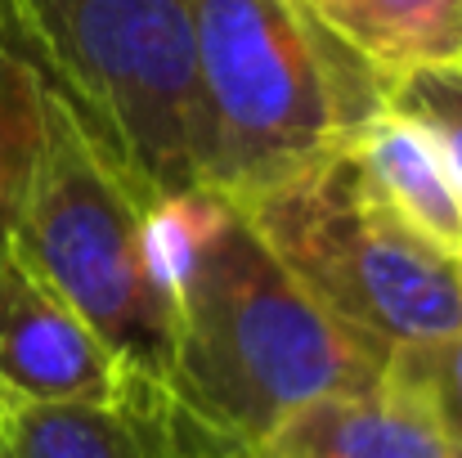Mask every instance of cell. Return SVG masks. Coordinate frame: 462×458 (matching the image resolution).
<instances>
[{"mask_svg": "<svg viewBox=\"0 0 462 458\" xmlns=\"http://www.w3.org/2000/svg\"><path fill=\"white\" fill-rule=\"evenodd\" d=\"M0 382L36 400H166L122 369L95 328L14 252V243L0 252Z\"/></svg>", "mask_w": 462, "mask_h": 458, "instance_id": "cell-6", "label": "cell"}, {"mask_svg": "<svg viewBox=\"0 0 462 458\" xmlns=\"http://www.w3.org/2000/svg\"><path fill=\"white\" fill-rule=\"evenodd\" d=\"M337 36L386 81L413 68L462 63V0H350Z\"/></svg>", "mask_w": 462, "mask_h": 458, "instance_id": "cell-10", "label": "cell"}, {"mask_svg": "<svg viewBox=\"0 0 462 458\" xmlns=\"http://www.w3.org/2000/svg\"><path fill=\"white\" fill-rule=\"evenodd\" d=\"M149 198L45 77V131L14 252L72 305L122 369L166 396L175 323L144 243Z\"/></svg>", "mask_w": 462, "mask_h": 458, "instance_id": "cell-3", "label": "cell"}, {"mask_svg": "<svg viewBox=\"0 0 462 458\" xmlns=\"http://www.w3.org/2000/svg\"><path fill=\"white\" fill-rule=\"evenodd\" d=\"M297 9H306V14H314L323 27H341V18H346V9H350V0H292Z\"/></svg>", "mask_w": 462, "mask_h": 458, "instance_id": "cell-15", "label": "cell"}, {"mask_svg": "<svg viewBox=\"0 0 462 458\" xmlns=\"http://www.w3.org/2000/svg\"><path fill=\"white\" fill-rule=\"evenodd\" d=\"M386 378L409 391L462 450V328L395 346L386 355Z\"/></svg>", "mask_w": 462, "mask_h": 458, "instance_id": "cell-12", "label": "cell"}, {"mask_svg": "<svg viewBox=\"0 0 462 458\" xmlns=\"http://www.w3.org/2000/svg\"><path fill=\"white\" fill-rule=\"evenodd\" d=\"M386 86L292 0H193L202 184L234 202L346 149L386 108Z\"/></svg>", "mask_w": 462, "mask_h": 458, "instance_id": "cell-2", "label": "cell"}, {"mask_svg": "<svg viewBox=\"0 0 462 458\" xmlns=\"http://www.w3.org/2000/svg\"><path fill=\"white\" fill-rule=\"evenodd\" d=\"M144 243L175 323L171 418L265 445L301 405L386 378L391 351L314 302L229 193L198 184L149 202Z\"/></svg>", "mask_w": 462, "mask_h": 458, "instance_id": "cell-1", "label": "cell"}, {"mask_svg": "<svg viewBox=\"0 0 462 458\" xmlns=\"http://www.w3.org/2000/svg\"><path fill=\"white\" fill-rule=\"evenodd\" d=\"M45 131V72L0 14V252L14 238Z\"/></svg>", "mask_w": 462, "mask_h": 458, "instance_id": "cell-11", "label": "cell"}, {"mask_svg": "<svg viewBox=\"0 0 462 458\" xmlns=\"http://www.w3.org/2000/svg\"><path fill=\"white\" fill-rule=\"evenodd\" d=\"M454 458H462V450H458V454H454Z\"/></svg>", "mask_w": 462, "mask_h": 458, "instance_id": "cell-16", "label": "cell"}, {"mask_svg": "<svg viewBox=\"0 0 462 458\" xmlns=\"http://www.w3.org/2000/svg\"><path fill=\"white\" fill-rule=\"evenodd\" d=\"M0 458H171L166 400H36L0 382Z\"/></svg>", "mask_w": 462, "mask_h": 458, "instance_id": "cell-8", "label": "cell"}, {"mask_svg": "<svg viewBox=\"0 0 462 458\" xmlns=\"http://www.w3.org/2000/svg\"><path fill=\"white\" fill-rule=\"evenodd\" d=\"M373 193L427 243L462 261V189L440 145L391 104L373 113L346 145Z\"/></svg>", "mask_w": 462, "mask_h": 458, "instance_id": "cell-9", "label": "cell"}, {"mask_svg": "<svg viewBox=\"0 0 462 458\" xmlns=\"http://www.w3.org/2000/svg\"><path fill=\"white\" fill-rule=\"evenodd\" d=\"M166 427H171V458H270L256 445H234V441L207 436V432L171 418V409H166Z\"/></svg>", "mask_w": 462, "mask_h": 458, "instance_id": "cell-14", "label": "cell"}, {"mask_svg": "<svg viewBox=\"0 0 462 458\" xmlns=\"http://www.w3.org/2000/svg\"><path fill=\"white\" fill-rule=\"evenodd\" d=\"M270 458H454L445 427L391 378L368 391L323 396L288 414L265 445Z\"/></svg>", "mask_w": 462, "mask_h": 458, "instance_id": "cell-7", "label": "cell"}, {"mask_svg": "<svg viewBox=\"0 0 462 458\" xmlns=\"http://www.w3.org/2000/svg\"><path fill=\"white\" fill-rule=\"evenodd\" d=\"M0 14L149 202L202 184L193 0H0Z\"/></svg>", "mask_w": 462, "mask_h": 458, "instance_id": "cell-4", "label": "cell"}, {"mask_svg": "<svg viewBox=\"0 0 462 458\" xmlns=\"http://www.w3.org/2000/svg\"><path fill=\"white\" fill-rule=\"evenodd\" d=\"M265 248L328 314L395 351L462 328V261L413 234L350 149L238 198Z\"/></svg>", "mask_w": 462, "mask_h": 458, "instance_id": "cell-5", "label": "cell"}, {"mask_svg": "<svg viewBox=\"0 0 462 458\" xmlns=\"http://www.w3.org/2000/svg\"><path fill=\"white\" fill-rule=\"evenodd\" d=\"M386 104L404 117H413L445 153L454 180L462 189V63L445 68H413L391 77Z\"/></svg>", "mask_w": 462, "mask_h": 458, "instance_id": "cell-13", "label": "cell"}]
</instances>
